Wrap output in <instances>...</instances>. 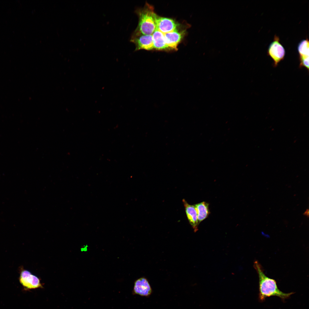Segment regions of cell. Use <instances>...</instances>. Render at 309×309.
Masks as SVG:
<instances>
[{
    "mask_svg": "<svg viewBox=\"0 0 309 309\" xmlns=\"http://www.w3.org/2000/svg\"><path fill=\"white\" fill-rule=\"evenodd\" d=\"M254 266L259 277L258 298L260 302H263L266 298L272 296L278 297L284 301L294 293L293 292L285 293L279 290L276 281L275 280L266 276L264 273L261 264L258 261L254 262Z\"/></svg>",
    "mask_w": 309,
    "mask_h": 309,
    "instance_id": "6da1fadb",
    "label": "cell"
},
{
    "mask_svg": "<svg viewBox=\"0 0 309 309\" xmlns=\"http://www.w3.org/2000/svg\"><path fill=\"white\" fill-rule=\"evenodd\" d=\"M139 18L137 27L132 34L134 35H152L157 28V15L153 7L146 3L144 7L137 9L136 11Z\"/></svg>",
    "mask_w": 309,
    "mask_h": 309,
    "instance_id": "7a4b0ae2",
    "label": "cell"
},
{
    "mask_svg": "<svg viewBox=\"0 0 309 309\" xmlns=\"http://www.w3.org/2000/svg\"><path fill=\"white\" fill-rule=\"evenodd\" d=\"M267 53L268 55L273 60L274 66L275 67L284 58L285 49L280 42L279 37L276 35L274 36L273 41L269 45Z\"/></svg>",
    "mask_w": 309,
    "mask_h": 309,
    "instance_id": "3957f363",
    "label": "cell"
},
{
    "mask_svg": "<svg viewBox=\"0 0 309 309\" xmlns=\"http://www.w3.org/2000/svg\"><path fill=\"white\" fill-rule=\"evenodd\" d=\"M19 281L27 289H31L41 288L42 286L39 278L32 274L29 271L22 269L19 277Z\"/></svg>",
    "mask_w": 309,
    "mask_h": 309,
    "instance_id": "277c9868",
    "label": "cell"
},
{
    "mask_svg": "<svg viewBox=\"0 0 309 309\" xmlns=\"http://www.w3.org/2000/svg\"><path fill=\"white\" fill-rule=\"evenodd\" d=\"M136 46L135 50H150L154 49L152 35L132 34L130 39Z\"/></svg>",
    "mask_w": 309,
    "mask_h": 309,
    "instance_id": "5b68a950",
    "label": "cell"
},
{
    "mask_svg": "<svg viewBox=\"0 0 309 309\" xmlns=\"http://www.w3.org/2000/svg\"><path fill=\"white\" fill-rule=\"evenodd\" d=\"M152 292V288L145 278L141 277L135 281L132 292L133 295L148 297Z\"/></svg>",
    "mask_w": 309,
    "mask_h": 309,
    "instance_id": "8992f818",
    "label": "cell"
},
{
    "mask_svg": "<svg viewBox=\"0 0 309 309\" xmlns=\"http://www.w3.org/2000/svg\"><path fill=\"white\" fill-rule=\"evenodd\" d=\"M157 28L164 34L173 31L177 29L178 24L173 19L157 15Z\"/></svg>",
    "mask_w": 309,
    "mask_h": 309,
    "instance_id": "52a82bcc",
    "label": "cell"
},
{
    "mask_svg": "<svg viewBox=\"0 0 309 309\" xmlns=\"http://www.w3.org/2000/svg\"><path fill=\"white\" fill-rule=\"evenodd\" d=\"M184 31H179L177 29L175 30L164 34L165 42L169 49H175L181 41L184 34Z\"/></svg>",
    "mask_w": 309,
    "mask_h": 309,
    "instance_id": "ba28073f",
    "label": "cell"
},
{
    "mask_svg": "<svg viewBox=\"0 0 309 309\" xmlns=\"http://www.w3.org/2000/svg\"><path fill=\"white\" fill-rule=\"evenodd\" d=\"M183 201L188 219L190 225L194 229V231H197L198 225L199 224L194 205L189 204L184 199H183Z\"/></svg>",
    "mask_w": 309,
    "mask_h": 309,
    "instance_id": "9c48e42d",
    "label": "cell"
},
{
    "mask_svg": "<svg viewBox=\"0 0 309 309\" xmlns=\"http://www.w3.org/2000/svg\"><path fill=\"white\" fill-rule=\"evenodd\" d=\"M209 205L208 203L205 201L194 205L199 224L207 218L210 214Z\"/></svg>",
    "mask_w": 309,
    "mask_h": 309,
    "instance_id": "30bf717a",
    "label": "cell"
},
{
    "mask_svg": "<svg viewBox=\"0 0 309 309\" xmlns=\"http://www.w3.org/2000/svg\"><path fill=\"white\" fill-rule=\"evenodd\" d=\"M152 35L154 48L158 50L169 49L166 44L164 33L156 29Z\"/></svg>",
    "mask_w": 309,
    "mask_h": 309,
    "instance_id": "8fae6325",
    "label": "cell"
},
{
    "mask_svg": "<svg viewBox=\"0 0 309 309\" xmlns=\"http://www.w3.org/2000/svg\"><path fill=\"white\" fill-rule=\"evenodd\" d=\"M297 48L300 62L309 60V43L308 39L306 38L301 41L298 44Z\"/></svg>",
    "mask_w": 309,
    "mask_h": 309,
    "instance_id": "7c38bea8",
    "label": "cell"
},
{
    "mask_svg": "<svg viewBox=\"0 0 309 309\" xmlns=\"http://www.w3.org/2000/svg\"><path fill=\"white\" fill-rule=\"evenodd\" d=\"M304 214L305 215H306V216H308V215H309V210H308V209H306V210L305 211V212L304 213Z\"/></svg>",
    "mask_w": 309,
    "mask_h": 309,
    "instance_id": "4fadbf2b",
    "label": "cell"
}]
</instances>
